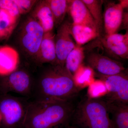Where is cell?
I'll return each mask as SVG.
<instances>
[{
	"label": "cell",
	"instance_id": "9",
	"mask_svg": "<svg viewBox=\"0 0 128 128\" xmlns=\"http://www.w3.org/2000/svg\"><path fill=\"white\" fill-rule=\"evenodd\" d=\"M104 52L112 56V58L119 60L128 58V30L124 34H114L98 37Z\"/></svg>",
	"mask_w": 128,
	"mask_h": 128
},
{
	"label": "cell",
	"instance_id": "7",
	"mask_svg": "<svg viewBox=\"0 0 128 128\" xmlns=\"http://www.w3.org/2000/svg\"><path fill=\"white\" fill-rule=\"evenodd\" d=\"M28 104L20 98L5 95L0 100V114L6 128H21Z\"/></svg>",
	"mask_w": 128,
	"mask_h": 128
},
{
	"label": "cell",
	"instance_id": "18",
	"mask_svg": "<svg viewBox=\"0 0 128 128\" xmlns=\"http://www.w3.org/2000/svg\"><path fill=\"white\" fill-rule=\"evenodd\" d=\"M18 20L8 12L0 9V41L9 39L17 25Z\"/></svg>",
	"mask_w": 128,
	"mask_h": 128
},
{
	"label": "cell",
	"instance_id": "21",
	"mask_svg": "<svg viewBox=\"0 0 128 128\" xmlns=\"http://www.w3.org/2000/svg\"><path fill=\"white\" fill-rule=\"evenodd\" d=\"M54 20V27L57 28L64 20L68 13L69 0H47Z\"/></svg>",
	"mask_w": 128,
	"mask_h": 128
},
{
	"label": "cell",
	"instance_id": "22",
	"mask_svg": "<svg viewBox=\"0 0 128 128\" xmlns=\"http://www.w3.org/2000/svg\"><path fill=\"white\" fill-rule=\"evenodd\" d=\"M0 9L4 10L17 19H19L20 16L18 8L13 0H0Z\"/></svg>",
	"mask_w": 128,
	"mask_h": 128
},
{
	"label": "cell",
	"instance_id": "27",
	"mask_svg": "<svg viewBox=\"0 0 128 128\" xmlns=\"http://www.w3.org/2000/svg\"><path fill=\"white\" fill-rule=\"evenodd\" d=\"M2 121V118L1 115L0 114V124Z\"/></svg>",
	"mask_w": 128,
	"mask_h": 128
},
{
	"label": "cell",
	"instance_id": "20",
	"mask_svg": "<svg viewBox=\"0 0 128 128\" xmlns=\"http://www.w3.org/2000/svg\"><path fill=\"white\" fill-rule=\"evenodd\" d=\"M89 10L98 28L100 36L104 34L102 6L104 1L101 0H82Z\"/></svg>",
	"mask_w": 128,
	"mask_h": 128
},
{
	"label": "cell",
	"instance_id": "15",
	"mask_svg": "<svg viewBox=\"0 0 128 128\" xmlns=\"http://www.w3.org/2000/svg\"><path fill=\"white\" fill-rule=\"evenodd\" d=\"M19 64L18 53L10 46H0V75L6 76L17 70Z\"/></svg>",
	"mask_w": 128,
	"mask_h": 128
},
{
	"label": "cell",
	"instance_id": "1",
	"mask_svg": "<svg viewBox=\"0 0 128 128\" xmlns=\"http://www.w3.org/2000/svg\"><path fill=\"white\" fill-rule=\"evenodd\" d=\"M36 100L71 102L80 91L74 76L65 66L50 64L34 85Z\"/></svg>",
	"mask_w": 128,
	"mask_h": 128
},
{
	"label": "cell",
	"instance_id": "8",
	"mask_svg": "<svg viewBox=\"0 0 128 128\" xmlns=\"http://www.w3.org/2000/svg\"><path fill=\"white\" fill-rule=\"evenodd\" d=\"M33 83L29 74L23 70H16L6 76L0 84V90L5 94L10 92L24 96L32 94Z\"/></svg>",
	"mask_w": 128,
	"mask_h": 128
},
{
	"label": "cell",
	"instance_id": "5",
	"mask_svg": "<svg viewBox=\"0 0 128 128\" xmlns=\"http://www.w3.org/2000/svg\"><path fill=\"white\" fill-rule=\"evenodd\" d=\"M105 85L108 93L103 99L108 103L128 104V76L126 70L111 76L95 73Z\"/></svg>",
	"mask_w": 128,
	"mask_h": 128
},
{
	"label": "cell",
	"instance_id": "12",
	"mask_svg": "<svg viewBox=\"0 0 128 128\" xmlns=\"http://www.w3.org/2000/svg\"><path fill=\"white\" fill-rule=\"evenodd\" d=\"M68 13L72 20V23L89 27L99 34L95 21L82 0H69Z\"/></svg>",
	"mask_w": 128,
	"mask_h": 128
},
{
	"label": "cell",
	"instance_id": "16",
	"mask_svg": "<svg viewBox=\"0 0 128 128\" xmlns=\"http://www.w3.org/2000/svg\"><path fill=\"white\" fill-rule=\"evenodd\" d=\"M106 102L112 115V128H128V104Z\"/></svg>",
	"mask_w": 128,
	"mask_h": 128
},
{
	"label": "cell",
	"instance_id": "14",
	"mask_svg": "<svg viewBox=\"0 0 128 128\" xmlns=\"http://www.w3.org/2000/svg\"><path fill=\"white\" fill-rule=\"evenodd\" d=\"M30 16L39 23L44 33L53 31L54 27V20L47 0L38 1Z\"/></svg>",
	"mask_w": 128,
	"mask_h": 128
},
{
	"label": "cell",
	"instance_id": "10",
	"mask_svg": "<svg viewBox=\"0 0 128 128\" xmlns=\"http://www.w3.org/2000/svg\"><path fill=\"white\" fill-rule=\"evenodd\" d=\"M71 23L68 19H65L57 28V32L55 34V44L57 63L63 66H64L68 54L76 46L70 32Z\"/></svg>",
	"mask_w": 128,
	"mask_h": 128
},
{
	"label": "cell",
	"instance_id": "17",
	"mask_svg": "<svg viewBox=\"0 0 128 128\" xmlns=\"http://www.w3.org/2000/svg\"><path fill=\"white\" fill-rule=\"evenodd\" d=\"M72 35L76 45L82 46L100 37L98 32L92 28L72 23L70 27Z\"/></svg>",
	"mask_w": 128,
	"mask_h": 128
},
{
	"label": "cell",
	"instance_id": "24",
	"mask_svg": "<svg viewBox=\"0 0 128 128\" xmlns=\"http://www.w3.org/2000/svg\"><path fill=\"white\" fill-rule=\"evenodd\" d=\"M128 12H124L121 27L122 26L124 28H128Z\"/></svg>",
	"mask_w": 128,
	"mask_h": 128
},
{
	"label": "cell",
	"instance_id": "4",
	"mask_svg": "<svg viewBox=\"0 0 128 128\" xmlns=\"http://www.w3.org/2000/svg\"><path fill=\"white\" fill-rule=\"evenodd\" d=\"M83 46L85 61L95 73L111 76L122 73L126 70L124 64L101 53L100 43L98 38Z\"/></svg>",
	"mask_w": 128,
	"mask_h": 128
},
{
	"label": "cell",
	"instance_id": "3",
	"mask_svg": "<svg viewBox=\"0 0 128 128\" xmlns=\"http://www.w3.org/2000/svg\"><path fill=\"white\" fill-rule=\"evenodd\" d=\"M71 120L79 128H112L107 105L102 98L83 99L74 108Z\"/></svg>",
	"mask_w": 128,
	"mask_h": 128
},
{
	"label": "cell",
	"instance_id": "19",
	"mask_svg": "<svg viewBox=\"0 0 128 128\" xmlns=\"http://www.w3.org/2000/svg\"><path fill=\"white\" fill-rule=\"evenodd\" d=\"M84 57L83 46L76 45L75 48L68 54L64 66L74 76L81 66Z\"/></svg>",
	"mask_w": 128,
	"mask_h": 128
},
{
	"label": "cell",
	"instance_id": "2",
	"mask_svg": "<svg viewBox=\"0 0 128 128\" xmlns=\"http://www.w3.org/2000/svg\"><path fill=\"white\" fill-rule=\"evenodd\" d=\"M74 108L71 102L35 100L28 104L21 128H66Z\"/></svg>",
	"mask_w": 128,
	"mask_h": 128
},
{
	"label": "cell",
	"instance_id": "6",
	"mask_svg": "<svg viewBox=\"0 0 128 128\" xmlns=\"http://www.w3.org/2000/svg\"><path fill=\"white\" fill-rule=\"evenodd\" d=\"M44 34L42 26L31 16L27 18L21 26L18 37L19 43L24 50L34 60Z\"/></svg>",
	"mask_w": 128,
	"mask_h": 128
},
{
	"label": "cell",
	"instance_id": "23",
	"mask_svg": "<svg viewBox=\"0 0 128 128\" xmlns=\"http://www.w3.org/2000/svg\"><path fill=\"white\" fill-rule=\"evenodd\" d=\"M18 8L20 15L30 12L38 1L35 0H13Z\"/></svg>",
	"mask_w": 128,
	"mask_h": 128
},
{
	"label": "cell",
	"instance_id": "11",
	"mask_svg": "<svg viewBox=\"0 0 128 128\" xmlns=\"http://www.w3.org/2000/svg\"><path fill=\"white\" fill-rule=\"evenodd\" d=\"M124 9L120 3L110 2L105 4L103 13V35L117 33L122 24Z\"/></svg>",
	"mask_w": 128,
	"mask_h": 128
},
{
	"label": "cell",
	"instance_id": "26",
	"mask_svg": "<svg viewBox=\"0 0 128 128\" xmlns=\"http://www.w3.org/2000/svg\"><path fill=\"white\" fill-rule=\"evenodd\" d=\"M66 128H77V127H76V126H70L69 125L68 126L66 127Z\"/></svg>",
	"mask_w": 128,
	"mask_h": 128
},
{
	"label": "cell",
	"instance_id": "13",
	"mask_svg": "<svg viewBox=\"0 0 128 128\" xmlns=\"http://www.w3.org/2000/svg\"><path fill=\"white\" fill-rule=\"evenodd\" d=\"M55 34L53 31L45 33L40 47L35 62L40 64H57L55 44Z\"/></svg>",
	"mask_w": 128,
	"mask_h": 128
},
{
	"label": "cell",
	"instance_id": "25",
	"mask_svg": "<svg viewBox=\"0 0 128 128\" xmlns=\"http://www.w3.org/2000/svg\"><path fill=\"white\" fill-rule=\"evenodd\" d=\"M128 0H121L119 3L124 9L128 8Z\"/></svg>",
	"mask_w": 128,
	"mask_h": 128
}]
</instances>
